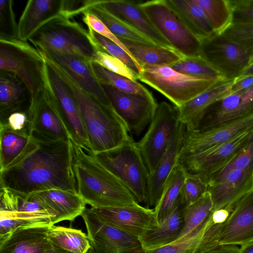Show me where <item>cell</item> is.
<instances>
[{
    "label": "cell",
    "instance_id": "1",
    "mask_svg": "<svg viewBox=\"0 0 253 253\" xmlns=\"http://www.w3.org/2000/svg\"><path fill=\"white\" fill-rule=\"evenodd\" d=\"M30 135L35 138V146L17 164L0 172V188L24 197L51 189L78 193L71 140Z\"/></svg>",
    "mask_w": 253,
    "mask_h": 253
},
{
    "label": "cell",
    "instance_id": "2",
    "mask_svg": "<svg viewBox=\"0 0 253 253\" xmlns=\"http://www.w3.org/2000/svg\"><path fill=\"white\" fill-rule=\"evenodd\" d=\"M72 143L78 193L86 204L92 208L139 205L130 190L89 149Z\"/></svg>",
    "mask_w": 253,
    "mask_h": 253
},
{
    "label": "cell",
    "instance_id": "3",
    "mask_svg": "<svg viewBox=\"0 0 253 253\" xmlns=\"http://www.w3.org/2000/svg\"><path fill=\"white\" fill-rule=\"evenodd\" d=\"M47 64L65 82L79 104L87 133L89 150L95 155L115 149L131 136L113 106L102 103L77 85L55 63L45 56Z\"/></svg>",
    "mask_w": 253,
    "mask_h": 253
},
{
    "label": "cell",
    "instance_id": "4",
    "mask_svg": "<svg viewBox=\"0 0 253 253\" xmlns=\"http://www.w3.org/2000/svg\"><path fill=\"white\" fill-rule=\"evenodd\" d=\"M28 41L39 49L77 55L92 62L96 51L100 49L88 30L64 16L48 21Z\"/></svg>",
    "mask_w": 253,
    "mask_h": 253
},
{
    "label": "cell",
    "instance_id": "5",
    "mask_svg": "<svg viewBox=\"0 0 253 253\" xmlns=\"http://www.w3.org/2000/svg\"><path fill=\"white\" fill-rule=\"evenodd\" d=\"M46 62L42 52L28 42L0 38V69L17 75L27 88L30 101L43 87Z\"/></svg>",
    "mask_w": 253,
    "mask_h": 253
},
{
    "label": "cell",
    "instance_id": "6",
    "mask_svg": "<svg viewBox=\"0 0 253 253\" xmlns=\"http://www.w3.org/2000/svg\"><path fill=\"white\" fill-rule=\"evenodd\" d=\"M95 155L126 185L138 203L147 204L150 173L137 142L132 137L115 149Z\"/></svg>",
    "mask_w": 253,
    "mask_h": 253
},
{
    "label": "cell",
    "instance_id": "7",
    "mask_svg": "<svg viewBox=\"0 0 253 253\" xmlns=\"http://www.w3.org/2000/svg\"><path fill=\"white\" fill-rule=\"evenodd\" d=\"M138 80L160 92L178 108L222 81L186 75L167 66L143 67Z\"/></svg>",
    "mask_w": 253,
    "mask_h": 253
},
{
    "label": "cell",
    "instance_id": "8",
    "mask_svg": "<svg viewBox=\"0 0 253 253\" xmlns=\"http://www.w3.org/2000/svg\"><path fill=\"white\" fill-rule=\"evenodd\" d=\"M139 5L174 49L184 56H200L201 41L188 29L167 0L140 1Z\"/></svg>",
    "mask_w": 253,
    "mask_h": 253
},
{
    "label": "cell",
    "instance_id": "9",
    "mask_svg": "<svg viewBox=\"0 0 253 253\" xmlns=\"http://www.w3.org/2000/svg\"><path fill=\"white\" fill-rule=\"evenodd\" d=\"M179 122L177 107L166 101L158 104L148 130L137 142L150 174L155 170L166 153L176 134Z\"/></svg>",
    "mask_w": 253,
    "mask_h": 253
},
{
    "label": "cell",
    "instance_id": "10",
    "mask_svg": "<svg viewBox=\"0 0 253 253\" xmlns=\"http://www.w3.org/2000/svg\"><path fill=\"white\" fill-rule=\"evenodd\" d=\"M28 112L27 128L29 134H36L54 141L71 140L48 80L46 67L43 87L37 97L30 101Z\"/></svg>",
    "mask_w": 253,
    "mask_h": 253
},
{
    "label": "cell",
    "instance_id": "11",
    "mask_svg": "<svg viewBox=\"0 0 253 253\" xmlns=\"http://www.w3.org/2000/svg\"><path fill=\"white\" fill-rule=\"evenodd\" d=\"M52 216L31 196L0 188V238L19 228L50 226Z\"/></svg>",
    "mask_w": 253,
    "mask_h": 253
},
{
    "label": "cell",
    "instance_id": "12",
    "mask_svg": "<svg viewBox=\"0 0 253 253\" xmlns=\"http://www.w3.org/2000/svg\"><path fill=\"white\" fill-rule=\"evenodd\" d=\"M200 56L226 80H234L249 65L253 46L240 44L220 34L201 41Z\"/></svg>",
    "mask_w": 253,
    "mask_h": 253
},
{
    "label": "cell",
    "instance_id": "13",
    "mask_svg": "<svg viewBox=\"0 0 253 253\" xmlns=\"http://www.w3.org/2000/svg\"><path fill=\"white\" fill-rule=\"evenodd\" d=\"M101 84L129 133L139 136L150 124L156 113L158 104L152 94L149 90L143 93H126L107 84Z\"/></svg>",
    "mask_w": 253,
    "mask_h": 253
},
{
    "label": "cell",
    "instance_id": "14",
    "mask_svg": "<svg viewBox=\"0 0 253 253\" xmlns=\"http://www.w3.org/2000/svg\"><path fill=\"white\" fill-rule=\"evenodd\" d=\"M91 247L95 253H144L138 238L113 227L100 219L91 208L81 215Z\"/></svg>",
    "mask_w": 253,
    "mask_h": 253
},
{
    "label": "cell",
    "instance_id": "15",
    "mask_svg": "<svg viewBox=\"0 0 253 253\" xmlns=\"http://www.w3.org/2000/svg\"><path fill=\"white\" fill-rule=\"evenodd\" d=\"M83 1L70 0H30L18 23V36L28 42L42 26L61 16L70 18L80 14Z\"/></svg>",
    "mask_w": 253,
    "mask_h": 253
},
{
    "label": "cell",
    "instance_id": "16",
    "mask_svg": "<svg viewBox=\"0 0 253 253\" xmlns=\"http://www.w3.org/2000/svg\"><path fill=\"white\" fill-rule=\"evenodd\" d=\"M253 126V114L204 131L186 129L179 162L223 143Z\"/></svg>",
    "mask_w": 253,
    "mask_h": 253
},
{
    "label": "cell",
    "instance_id": "17",
    "mask_svg": "<svg viewBox=\"0 0 253 253\" xmlns=\"http://www.w3.org/2000/svg\"><path fill=\"white\" fill-rule=\"evenodd\" d=\"M39 50L62 69L82 89L105 105L112 106L94 71L92 61L77 55Z\"/></svg>",
    "mask_w": 253,
    "mask_h": 253
},
{
    "label": "cell",
    "instance_id": "18",
    "mask_svg": "<svg viewBox=\"0 0 253 253\" xmlns=\"http://www.w3.org/2000/svg\"><path fill=\"white\" fill-rule=\"evenodd\" d=\"M253 114V86L230 92L212 103L206 111L197 127L204 131Z\"/></svg>",
    "mask_w": 253,
    "mask_h": 253
},
{
    "label": "cell",
    "instance_id": "19",
    "mask_svg": "<svg viewBox=\"0 0 253 253\" xmlns=\"http://www.w3.org/2000/svg\"><path fill=\"white\" fill-rule=\"evenodd\" d=\"M46 65L48 79L55 93L71 140L81 147L89 149L82 113L73 92L65 82L47 63Z\"/></svg>",
    "mask_w": 253,
    "mask_h": 253
},
{
    "label": "cell",
    "instance_id": "20",
    "mask_svg": "<svg viewBox=\"0 0 253 253\" xmlns=\"http://www.w3.org/2000/svg\"><path fill=\"white\" fill-rule=\"evenodd\" d=\"M107 224L137 238L159 226L154 209L134 206L90 208Z\"/></svg>",
    "mask_w": 253,
    "mask_h": 253
},
{
    "label": "cell",
    "instance_id": "21",
    "mask_svg": "<svg viewBox=\"0 0 253 253\" xmlns=\"http://www.w3.org/2000/svg\"><path fill=\"white\" fill-rule=\"evenodd\" d=\"M253 131V126L223 143L179 163L189 172L211 174L223 166L242 149Z\"/></svg>",
    "mask_w": 253,
    "mask_h": 253
},
{
    "label": "cell",
    "instance_id": "22",
    "mask_svg": "<svg viewBox=\"0 0 253 253\" xmlns=\"http://www.w3.org/2000/svg\"><path fill=\"white\" fill-rule=\"evenodd\" d=\"M253 241V189L234 204L221 230L220 245H243Z\"/></svg>",
    "mask_w": 253,
    "mask_h": 253
},
{
    "label": "cell",
    "instance_id": "23",
    "mask_svg": "<svg viewBox=\"0 0 253 253\" xmlns=\"http://www.w3.org/2000/svg\"><path fill=\"white\" fill-rule=\"evenodd\" d=\"M253 189V168L233 169L208 181V191L212 199L213 211L234 204Z\"/></svg>",
    "mask_w": 253,
    "mask_h": 253
},
{
    "label": "cell",
    "instance_id": "24",
    "mask_svg": "<svg viewBox=\"0 0 253 253\" xmlns=\"http://www.w3.org/2000/svg\"><path fill=\"white\" fill-rule=\"evenodd\" d=\"M140 1L126 0H98L99 3L110 13L145 35L157 45L173 48L149 20L140 6Z\"/></svg>",
    "mask_w": 253,
    "mask_h": 253
},
{
    "label": "cell",
    "instance_id": "25",
    "mask_svg": "<svg viewBox=\"0 0 253 253\" xmlns=\"http://www.w3.org/2000/svg\"><path fill=\"white\" fill-rule=\"evenodd\" d=\"M52 216L54 225L63 220L73 221L81 215L86 204L78 193L51 189L34 193L31 196Z\"/></svg>",
    "mask_w": 253,
    "mask_h": 253
},
{
    "label": "cell",
    "instance_id": "26",
    "mask_svg": "<svg viewBox=\"0 0 253 253\" xmlns=\"http://www.w3.org/2000/svg\"><path fill=\"white\" fill-rule=\"evenodd\" d=\"M186 126L180 122L176 134L155 170L150 174L147 205L154 207L158 203L165 184L175 166L179 155L186 131Z\"/></svg>",
    "mask_w": 253,
    "mask_h": 253
},
{
    "label": "cell",
    "instance_id": "27",
    "mask_svg": "<svg viewBox=\"0 0 253 253\" xmlns=\"http://www.w3.org/2000/svg\"><path fill=\"white\" fill-rule=\"evenodd\" d=\"M50 226L19 228L0 238V253H47Z\"/></svg>",
    "mask_w": 253,
    "mask_h": 253
},
{
    "label": "cell",
    "instance_id": "28",
    "mask_svg": "<svg viewBox=\"0 0 253 253\" xmlns=\"http://www.w3.org/2000/svg\"><path fill=\"white\" fill-rule=\"evenodd\" d=\"M35 138L28 129L16 131L0 123V172L17 164L35 145Z\"/></svg>",
    "mask_w": 253,
    "mask_h": 253
},
{
    "label": "cell",
    "instance_id": "29",
    "mask_svg": "<svg viewBox=\"0 0 253 253\" xmlns=\"http://www.w3.org/2000/svg\"><path fill=\"white\" fill-rule=\"evenodd\" d=\"M234 80H224L178 107L179 120L186 129H195L207 109L214 102L231 92Z\"/></svg>",
    "mask_w": 253,
    "mask_h": 253
},
{
    "label": "cell",
    "instance_id": "30",
    "mask_svg": "<svg viewBox=\"0 0 253 253\" xmlns=\"http://www.w3.org/2000/svg\"><path fill=\"white\" fill-rule=\"evenodd\" d=\"M184 207L179 198L170 214L162 224L146 231L139 238L145 251L166 246L178 240L184 224Z\"/></svg>",
    "mask_w": 253,
    "mask_h": 253
},
{
    "label": "cell",
    "instance_id": "31",
    "mask_svg": "<svg viewBox=\"0 0 253 253\" xmlns=\"http://www.w3.org/2000/svg\"><path fill=\"white\" fill-rule=\"evenodd\" d=\"M30 95L26 85L15 74L0 71V123H5L8 116L16 111L24 110Z\"/></svg>",
    "mask_w": 253,
    "mask_h": 253
},
{
    "label": "cell",
    "instance_id": "32",
    "mask_svg": "<svg viewBox=\"0 0 253 253\" xmlns=\"http://www.w3.org/2000/svg\"><path fill=\"white\" fill-rule=\"evenodd\" d=\"M213 212V203L208 191L196 201L185 206L183 228L175 242H182L201 234L209 224Z\"/></svg>",
    "mask_w": 253,
    "mask_h": 253
},
{
    "label": "cell",
    "instance_id": "33",
    "mask_svg": "<svg viewBox=\"0 0 253 253\" xmlns=\"http://www.w3.org/2000/svg\"><path fill=\"white\" fill-rule=\"evenodd\" d=\"M120 40L142 69L147 66H169L184 56L173 48L140 44L122 39Z\"/></svg>",
    "mask_w": 253,
    "mask_h": 253
},
{
    "label": "cell",
    "instance_id": "34",
    "mask_svg": "<svg viewBox=\"0 0 253 253\" xmlns=\"http://www.w3.org/2000/svg\"><path fill=\"white\" fill-rule=\"evenodd\" d=\"M85 11L98 18L119 39L140 44L158 46L145 35L110 13L98 0H87V7L84 11Z\"/></svg>",
    "mask_w": 253,
    "mask_h": 253
},
{
    "label": "cell",
    "instance_id": "35",
    "mask_svg": "<svg viewBox=\"0 0 253 253\" xmlns=\"http://www.w3.org/2000/svg\"><path fill=\"white\" fill-rule=\"evenodd\" d=\"M188 29L201 41L215 32L201 8L193 0H167Z\"/></svg>",
    "mask_w": 253,
    "mask_h": 253
},
{
    "label": "cell",
    "instance_id": "36",
    "mask_svg": "<svg viewBox=\"0 0 253 253\" xmlns=\"http://www.w3.org/2000/svg\"><path fill=\"white\" fill-rule=\"evenodd\" d=\"M187 172L186 168L178 162L169 177L160 200L154 209L159 225L170 214L179 199Z\"/></svg>",
    "mask_w": 253,
    "mask_h": 253
},
{
    "label": "cell",
    "instance_id": "37",
    "mask_svg": "<svg viewBox=\"0 0 253 253\" xmlns=\"http://www.w3.org/2000/svg\"><path fill=\"white\" fill-rule=\"evenodd\" d=\"M47 238L53 247L64 253H86L91 247L87 234L71 227L50 225Z\"/></svg>",
    "mask_w": 253,
    "mask_h": 253
},
{
    "label": "cell",
    "instance_id": "38",
    "mask_svg": "<svg viewBox=\"0 0 253 253\" xmlns=\"http://www.w3.org/2000/svg\"><path fill=\"white\" fill-rule=\"evenodd\" d=\"M202 10L215 33L220 34L232 23L228 0H193Z\"/></svg>",
    "mask_w": 253,
    "mask_h": 253
},
{
    "label": "cell",
    "instance_id": "39",
    "mask_svg": "<svg viewBox=\"0 0 253 253\" xmlns=\"http://www.w3.org/2000/svg\"><path fill=\"white\" fill-rule=\"evenodd\" d=\"M169 67L180 73L191 77L216 81L227 80L201 56H183Z\"/></svg>",
    "mask_w": 253,
    "mask_h": 253
},
{
    "label": "cell",
    "instance_id": "40",
    "mask_svg": "<svg viewBox=\"0 0 253 253\" xmlns=\"http://www.w3.org/2000/svg\"><path fill=\"white\" fill-rule=\"evenodd\" d=\"M94 71L101 83L129 93H143L148 91L142 84L124 76L112 72L92 62Z\"/></svg>",
    "mask_w": 253,
    "mask_h": 253
},
{
    "label": "cell",
    "instance_id": "41",
    "mask_svg": "<svg viewBox=\"0 0 253 253\" xmlns=\"http://www.w3.org/2000/svg\"><path fill=\"white\" fill-rule=\"evenodd\" d=\"M208 189V182L203 173L187 172L180 195L181 204L185 207L202 197Z\"/></svg>",
    "mask_w": 253,
    "mask_h": 253
},
{
    "label": "cell",
    "instance_id": "42",
    "mask_svg": "<svg viewBox=\"0 0 253 253\" xmlns=\"http://www.w3.org/2000/svg\"><path fill=\"white\" fill-rule=\"evenodd\" d=\"M250 168H253V131L247 142L232 158L214 172L205 175L209 181L231 169Z\"/></svg>",
    "mask_w": 253,
    "mask_h": 253
},
{
    "label": "cell",
    "instance_id": "43",
    "mask_svg": "<svg viewBox=\"0 0 253 253\" xmlns=\"http://www.w3.org/2000/svg\"><path fill=\"white\" fill-rule=\"evenodd\" d=\"M88 30L100 49L119 59L137 74H139L142 72L141 66L119 45L91 29L88 28Z\"/></svg>",
    "mask_w": 253,
    "mask_h": 253
},
{
    "label": "cell",
    "instance_id": "44",
    "mask_svg": "<svg viewBox=\"0 0 253 253\" xmlns=\"http://www.w3.org/2000/svg\"><path fill=\"white\" fill-rule=\"evenodd\" d=\"M18 23L13 10V1L0 0V38L18 39Z\"/></svg>",
    "mask_w": 253,
    "mask_h": 253
},
{
    "label": "cell",
    "instance_id": "45",
    "mask_svg": "<svg viewBox=\"0 0 253 253\" xmlns=\"http://www.w3.org/2000/svg\"><path fill=\"white\" fill-rule=\"evenodd\" d=\"M92 62L112 72L124 76L134 81L138 80L139 74L119 59L102 50L99 49L96 51L93 58Z\"/></svg>",
    "mask_w": 253,
    "mask_h": 253
},
{
    "label": "cell",
    "instance_id": "46",
    "mask_svg": "<svg viewBox=\"0 0 253 253\" xmlns=\"http://www.w3.org/2000/svg\"><path fill=\"white\" fill-rule=\"evenodd\" d=\"M220 35L240 44L253 46V23L232 22Z\"/></svg>",
    "mask_w": 253,
    "mask_h": 253
},
{
    "label": "cell",
    "instance_id": "47",
    "mask_svg": "<svg viewBox=\"0 0 253 253\" xmlns=\"http://www.w3.org/2000/svg\"><path fill=\"white\" fill-rule=\"evenodd\" d=\"M82 14L83 15V20L87 25L88 28L91 29L99 35L109 39L119 45L124 49L136 63L139 64L137 60L131 54L126 46L121 41L120 39L116 36L102 21L89 12L86 11H84Z\"/></svg>",
    "mask_w": 253,
    "mask_h": 253
},
{
    "label": "cell",
    "instance_id": "48",
    "mask_svg": "<svg viewBox=\"0 0 253 253\" xmlns=\"http://www.w3.org/2000/svg\"><path fill=\"white\" fill-rule=\"evenodd\" d=\"M232 12V23H253V0H228Z\"/></svg>",
    "mask_w": 253,
    "mask_h": 253
},
{
    "label": "cell",
    "instance_id": "49",
    "mask_svg": "<svg viewBox=\"0 0 253 253\" xmlns=\"http://www.w3.org/2000/svg\"><path fill=\"white\" fill-rule=\"evenodd\" d=\"M201 234L182 242H175L158 248L146 250L144 253H184Z\"/></svg>",
    "mask_w": 253,
    "mask_h": 253
},
{
    "label": "cell",
    "instance_id": "50",
    "mask_svg": "<svg viewBox=\"0 0 253 253\" xmlns=\"http://www.w3.org/2000/svg\"><path fill=\"white\" fill-rule=\"evenodd\" d=\"M12 130L20 131L28 129L29 117L28 110H20L10 114L6 119L5 123Z\"/></svg>",
    "mask_w": 253,
    "mask_h": 253
},
{
    "label": "cell",
    "instance_id": "51",
    "mask_svg": "<svg viewBox=\"0 0 253 253\" xmlns=\"http://www.w3.org/2000/svg\"><path fill=\"white\" fill-rule=\"evenodd\" d=\"M253 86V75L238 77L235 79L231 88V92L248 89Z\"/></svg>",
    "mask_w": 253,
    "mask_h": 253
},
{
    "label": "cell",
    "instance_id": "52",
    "mask_svg": "<svg viewBox=\"0 0 253 253\" xmlns=\"http://www.w3.org/2000/svg\"><path fill=\"white\" fill-rule=\"evenodd\" d=\"M234 204L229 205L213 211L211 220L216 224H223L228 219Z\"/></svg>",
    "mask_w": 253,
    "mask_h": 253
},
{
    "label": "cell",
    "instance_id": "53",
    "mask_svg": "<svg viewBox=\"0 0 253 253\" xmlns=\"http://www.w3.org/2000/svg\"><path fill=\"white\" fill-rule=\"evenodd\" d=\"M239 248L237 246L220 245L209 249L198 252H189L186 251L184 253H238Z\"/></svg>",
    "mask_w": 253,
    "mask_h": 253
},
{
    "label": "cell",
    "instance_id": "54",
    "mask_svg": "<svg viewBox=\"0 0 253 253\" xmlns=\"http://www.w3.org/2000/svg\"><path fill=\"white\" fill-rule=\"evenodd\" d=\"M238 253H253V241L241 246Z\"/></svg>",
    "mask_w": 253,
    "mask_h": 253
},
{
    "label": "cell",
    "instance_id": "55",
    "mask_svg": "<svg viewBox=\"0 0 253 253\" xmlns=\"http://www.w3.org/2000/svg\"><path fill=\"white\" fill-rule=\"evenodd\" d=\"M253 75V63L248 65L242 72L239 77Z\"/></svg>",
    "mask_w": 253,
    "mask_h": 253
},
{
    "label": "cell",
    "instance_id": "56",
    "mask_svg": "<svg viewBox=\"0 0 253 253\" xmlns=\"http://www.w3.org/2000/svg\"><path fill=\"white\" fill-rule=\"evenodd\" d=\"M47 253H64L56 249L55 248H54L51 245L49 249H48Z\"/></svg>",
    "mask_w": 253,
    "mask_h": 253
},
{
    "label": "cell",
    "instance_id": "57",
    "mask_svg": "<svg viewBox=\"0 0 253 253\" xmlns=\"http://www.w3.org/2000/svg\"><path fill=\"white\" fill-rule=\"evenodd\" d=\"M253 63V52L250 57V61H249V65H251Z\"/></svg>",
    "mask_w": 253,
    "mask_h": 253
},
{
    "label": "cell",
    "instance_id": "58",
    "mask_svg": "<svg viewBox=\"0 0 253 253\" xmlns=\"http://www.w3.org/2000/svg\"><path fill=\"white\" fill-rule=\"evenodd\" d=\"M86 253H95L93 249L91 247L88 251L86 252Z\"/></svg>",
    "mask_w": 253,
    "mask_h": 253
}]
</instances>
